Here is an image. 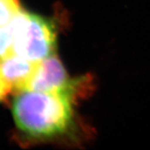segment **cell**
I'll use <instances>...</instances> for the list:
<instances>
[{
	"label": "cell",
	"instance_id": "obj_1",
	"mask_svg": "<svg viewBox=\"0 0 150 150\" xmlns=\"http://www.w3.org/2000/svg\"><path fill=\"white\" fill-rule=\"evenodd\" d=\"M72 96V93L20 91L12 104L17 127L36 139L63 134L73 120Z\"/></svg>",
	"mask_w": 150,
	"mask_h": 150
},
{
	"label": "cell",
	"instance_id": "obj_2",
	"mask_svg": "<svg viewBox=\"0 0 150 150\" xmlns=\"http://www.w3.org/2000/svg\"><path fill=\"white\" fill-rule=\"evenodd\" d=\"M8 25L14 54L36 64L53 54L56 33L48 19L21 10Z\"/></svg>",
	"mask_w": 150,
	"mask_h": 150
},
{
	"label": "cell",
	"instance_id": "obj_3",
	"mask_svg": "<svg viewBox=\"0 0 150 150\" xmlns=\"http://www.w3.org/2000/svg\"><path fill=\"white\" fill-rule=\"evenodd\" d=\"M76 84L69 79L59 58L52 54L37 63L24 90L73 93Z\"/></svg>",
	"mask_w": 150,
	"mask_h": 150
},
{
	"label": "cell",
	"instance_id": "obj_4",
	"mask_svg": "<svg viewBox=\"0 0 150 150\" xmlns=\"http://www.w3.org/2000/svg\"><path fill=\"white\" fill-rule=\"evenodd\" d=\"M36 64L13 52L0 59V78L10 90L23 91L26 88Z\"/></svg>",
	"mask_w": 150,
	"mask_h": 150
},
{
	"label": "cell",
	"instance_id": "obj_5",
	"mask_svg": "<svg viewBox=\"0 0 150 150\" xmlns=\"http://www.w3.org/2000/svg\"><path fill=\"white\" fill-rule=\"evenodd\" d=\"M21 11L18 0H0V27L8 25Z\"/></svg>",
	"mask_w": 150,
	"mask_h": 150
},
{
	"label": "cell",
	"instance_id": "obj_6",
	"mask_svg": "<svg viewBox=\"0 0 150 150\" xmlns=\"http://www.w3.org/2000/svg\"><path fill=\"white\" fill-rule=\"evenodd\" d=\"M13 53V35L9 25L0 27V59Z\"/></svg>",
	"mask_w": 150,
	"mask_h": 150
},
{
	"label": "cell",
	"instance_id": "obj_7",
	"mask_svg": "<svg viewBox=\"0 0 150 150\" xmlns=\"http://www.w3.org/2000/svg\"><path fill=\"white\" fill-rule=\"evenodd\" d=\"M10 91L9 88L4 83V81L2 80V79L0 78V101L4 100L6 97L8 95Z\"/></svg>",
	"mask_w": 150,
	"mask_h": 150
}]
</instances>
